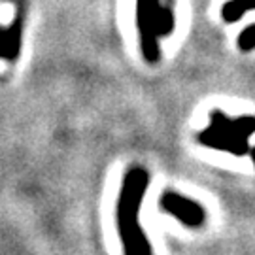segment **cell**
Segmentation results:
<instances>
[{
    "mask_svg": "<svg viewBox=\"0 0 255 255\" xmlns=\"http://www.w3.org/2000/svg\"><path fill=\"white\" fill-rule=\"evenodd\" d=\"M23 28H25V11L19 8L13 21L0 27V59L4 61H17L23 46Z\"/></svg>",
    "mask_w": 255,
    "mask_h": 255,
    "instance_id": "cell-4",
    "label": "cell"
},
{
    "mask_svg": "<svg viewBox=\"0 0 255 255\" xmlns=\"http://www.w3.org/2000/svg\"><path fill=\"white\" fill-rule=\"evenodd\" d=\"M176 27V15H174V0H166L161 4L159 21H157V32L159 36H170Z\"/></svg>",
    "mask_w": 255,
    "mask_h": 255,
    "instance_id": "cell-7",
    "label": "cell"
},
{
    "mask_svg": "<svg viewBox=\"0 0 255 255\" xmlns=\"http://www.w3.org/2000/svg\"><path fill=\"white\" fill-rule=\"evenodd\" d=\"M238 47L244 53L255 49V25H250V27H246L240 32V36H238Z\"/></svg>",
    "mask_w": 255,
    "mask_h": 255,
    "instance_id": "cell-9",
    "label": "cell"
},
{
    "mask_svg": "<svg viewBox=\"0 0 255 255\" xmlns=\"http://www.w3.org/2000/svg\"><path fill=\"white\" fill-rule=\"evenodd\" d=\"M242 2V6L246 8V11H250V9H255V0H240Z\"/></svg>",
    "mask_w": 255,
    "mask_h": 255,
    "instance_id": "cell-10",
    "label": "cell"
},
{
    "mask_svg": "<svg viewBox=\"0 0 255 255\" xmlns=\"http://www.w3.org/2000/svg\"><path fill=\"white\" fill-rule=\"evenodd\" d=\"M149 187V174L142 166H130L123 178L118 201V231L125 255H151V244L140 227V206Z\"/></svg>",
    "mask_w": 255,
    "mask_h": 255,
    "instance_id": "cell-1",
    "label": "cell"
},
{
    "mask_svg": "<svg viewBox=\"0 0 255 255\" xmlns=\"http://www.w3.org/2000/svg\"><path fill=\"white\" fill-rule=\"evenodd\" d=\"M250 155H252V161H254V164H255V146L252 147V151H250Z\"/></svg>",
    "mask_w": 255,
    "mask_h": 255,
    "instance_id": "cell-11",
    "label": "cell"
},
{
    "mask_svg": "<svg viewBox=\"0 0 255 255\" xmlns=\"http://www.w3.org/2000/svg\"><path fill=\"white\" fill-rule=\"evenodd\" d=\"M161 0H136V27L140 38V49L149 64H155L161 59L157 21L161 11Z\"/></svg>",
    "mask_w": 255,
    "mask_h": 255,
    "instance_id": "cell-2",
    "label": "cell"
},
{
    "mask_svg": "<svg viewBox=\"0 0 255 255\" xmlns=\"http://www.w3.org/2000/svg\"><path fill=\"white\" fill-rule=\"evenodd\" d=\"M210 127L219 130V132H225L231 136L237 138H250L255 132V118H238L231 119L227 118L223 112H212L210 114Z\"/></svg>",
    "mask_w": 255,
    "mask_h": 255,
    "instance_id": "cell-6",
    "label": "cell"
},
{
    "mask_svg": "<svg viewBox=\"0 0 255 255\" xmlns=\"http://www.w3.org/2000/svg\"><path fill=\"white\" fill-rule=\"evenodd\" d=\"M244 13H246V8L242 6L240 0H229L221 8V17H223L225 23H237V21L242 19Z\"/></svg>",
    "mask_w": 255,
    "mask_h": 255,
    "instance_id": "cell-8",
    "label": "cell"
},
{
    "mask_svg": "<svg viewBox=\"0 0 255 255\" xmlns=\"http://www.w3.org/2000/svg\"><path fill=\"white\" fill-rule=\"evenodd\" d=\"M199 142L202 146L214 147V149H219V151H227V153H233L237 157H242V155L252 151V146H250V142L246 138L231 136V134L219 132V130L212 127L199 132Z\"/></svg>",
    "mask_w": 255,
    "mask_h": 255,
    "instance_id": "cell-5",
    "label": "cell"
},
{
    "mask_svg": "<svg viewBox=\"0 0 255 255\" xmlns=\"http://www.w3.org/2000/svg\"><path fill=\"white\" fill-rule=\"evenodd\" d=\"M159 206L164 214L176 218L187 227H201L206 219V212L199 202L183 197L180 193L166 191L159 201Z\"/></svg>",
    "mask_w": 255,
    "mask_h": 255,
    "instance_id": "cell-3",
    "label": "cell"
}]
</instances>
